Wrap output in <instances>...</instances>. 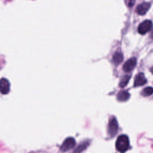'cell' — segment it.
Listing matches in <instances>:
<instances>
[{
	"instance_id": "277c9868",
	"label": "cell",
	"mask_w": 153,
	"mask_h": 153,
	"mask_svg": "<svg viewBox=\"0 0 153 153\" xmlns=\"http://www.w3.org/2000/svg\"><path fill=\"white\" fill-rule=\"evenodd\" d=\"M75 145V140L73 137L67 138L60 146V150L62 151H68L69 149H72Z\"/></svg>"
},
{
	"instance_id": "52a82bcc",
	"label": "cell",
	"mask_w": 153,
	"mask_h": 153,
	"mask_svg": "<svg viewBox=\"0 0 153 153\" xmlns=\"http://www.w3.org/2000/svg\"><path fill=\"white\" fill-rule=\"evenodd\" d=\"M10 89V84L8 79L2 78L0 80V92L3 94H6L9 93Z\"/></svg>"
},
{
	"instance_id": "ba28073f",
	"label": "cell",
	"mask_w": 153,
	"mask_h": 153,
	"mask_svg": "<svg viewBox=\"0 0 153 153\" xmlns=\"http://www.w3.org/2000/svg\"><path fill=\"white\" fill-rule=\"evenodd\" d=\"M146 79L143 73H139L137 74L134 78V86L137 87V86H141L144 85L146 83Z\"/></svg>"
},
{
	"instance_id": "30bf717a",
	"label": "cell",
	"mask_w": 153,
	"mask_h": 153,
	"mask_svg": "<svg viewBox=\"0 0 153 153\" xmlns=\"http://www.w3.org/2000/svg\"><path fill=\"white\" fill-rule=\"evenodd\" d=\"M123 60V55L120 51H117L112 57V62L115 65H118Z\"/></svg>"
},
{
	"instance_id": "6da1fadb",
	"label": "cell",
	"mask_w": 153,
	"mask_h": 153,
	"mask_svg": "<svg viewBox=\"0 0 153 153\" xmlns=\"http://www.w3.org/2000/svg\"><path fill=\"white\" fill-rule=\"evenodd\" d=\"M117 151L123 152L126 151L129 147V139L127 136L122 134L118 136L115 144Z\"/></svg>"
},
{
	"instance_id": "9c48e42d",
	"label": "cell",
	"mask_w": 153,
	"mask_h": 153,
	"mask_svg": "<svg viewBox=\"0 0 153 153\" xmlns=\"http://www.w3.org/2000/svg\"><path fill=\"white\" fill-rule=\"evenodd\" d=\"M130 97V94L128 91L123 90L120 91L117 94V99L120 102L127 101Z\"/></svg>"
},
{
	"instance_id": "3957f363",
	"label": "cell",
	"mask_w": 153,
	"mask_h": 153,
	"mask_svg": "<svg viewBox=\"0 0 153 153\" xmlns=\"http://www.w3.org/2000/svg\"><path fill=\"white\" fill-rule=\"evenodd\" d=\"M118 123L115 117L111 118L109 122L108 126V133L111 137L114 136L118 131Z\"/></svg>"
},
{
	"instance_id": "9a60e30c",
	"label": "cell",
	"mask_w": 153,
	"mask_h": 153,
	"mask_svg": "<svg viewBox=\"0 0 153 153\" xmlns=\"http://www.w3.org/2000/svg\"><path fill=\"white\" fill-rule=\"evenodd\" d=\"M151 37L153 38V32H152V34H151Z\"/></svg>"
},
{
	"instance_id": "5bb4252c",
	"label": "cell",
	"mask_w": 153,
	"mask_h": 153,
	"mask_svg": "<svg viewBox=\"0 0 153 153\" xmlns=\"http://www.w3.org/2000/svg\"><path fill=\"white\" fill-rule=\"evenodd\" d=\"M150 71H151V72L152 74H153V66L150 69Z\"/></svg>"
},
{
	"instance_id": "5b68a950",
	"label": "cell",
	"mask_w": 153,
	"mask_h": 153,
	"mask_svg": "<svg viewBox=\"0 0 153 153\" xmlns=\"http://www.w3.org/2000/svg\"><path fill=\"white\" fill-rule=\"evenodd\" d=\"M151 7V4L149 2H143L139 4L136 8V12L139 15L143 16L146 13L148 10Z\"/></svg>"
},
{
	"instance_id": "7c38bea8",
	"label": "cell",
	"mask_w": 153,
	"mask_h": 153,
	"mask_svg": "<svg viewBox=\"0 0 153 153\" xmlns=\"http://www.w3.org/2000/svg\"><path fill=\"white\" fill-rule=\"evenodd\" d=\"M153 93V88L151 87H147L142 90V94L144 96H148Z\"/></svg>"
},
{
	"instance_id": "8fae6325",
	"label": "cell",
	"mask_w": 153,
	"mask_h": 153,
	"mask_svg": "<svg viewBox=\"0 0 153 153\" xmlns=\"http://www.w3.org/2000/svg\"><path fill=\"white\" fill-rule=\"evenodd\" d=\"M131 76L130 75H125L123 76V78L121 79L120 84H119V87H120L121 88H123L124 87H126V85L128 84L130 79Z\"/></svg>"
},
{
	"instance_id": "7a4b0ae2",
	"label": "cell",
	"mask_w": 153,
	"mask_h": 153,
	"mask_svg": "<svg viewBox=\"0 0 153 153\" xmlns=\"http://www.w3.org/2000/svg\"><path fill=\"white\" fill-rule=\"evenodd\" d=\"M152 27V23L151 20H146L142 22L138 26L137 31L140 35H145L151 30Z\"/></svg>"
},
{
	"instance_id": "8992f818",
	"label": "cell",
	"mask_w": 153,
	"mask_h": 153,
	"mask_svg": "<svg viewBox=\"0 0 153 153\" xmlns=\"http://www.w3.org/2000/svg\"><path fill=\"white\" fill-rule=\"evenodd\" d=\"M136 59L135 57H131L127 60L123 66V69L125 72H130L132 71L136 65Z\"/></svg>"
},
{
	"instance_id": "4fadbf2b",
	"label": "cell",
	"mask_w": 153,
	"mask_h": 153,
	"mask_svg": "<svg viewBox=\"0 0 153 153\" xmlns=\"http://www.w3.org/2000/svg\"><path fill=\"white\" fill-rule=\"evenodd\" d=\"M128 1H129V2H128V6H129L130 7H131L133 6V5L134 4L136 0H128Z\"/></svg>"
}]
</instances>
